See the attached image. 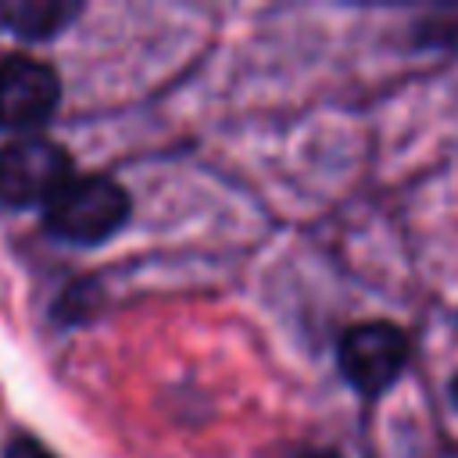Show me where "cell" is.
<instances>
[{
    "label": "cell",
    "mask_w": 458,
    "mask_h": 458,
    "mask_svg": "<svg viewBox=\"0 0 458 458\" xmlns=\"http://www.w3.org/2000/svg\"><path fill=\"white\" fill-rule=\"evenodd\" d=\"M129 211H132L129 193L114 179L79 175L43 208V222L47 233L57 236L61 243L97 247L129 222Z\"/></svg>",
    "instance_id": "6da1fadb"
},
{
    "label": "cell",
    "mask_w": 458,
    "mask_h": 458,
    "mask_svg": "<svg viewBox=\"0 0 458 458\" xmlns=\"http://www.w3.org/2000/svg\"><path fill=\"white\" fill-rule=\"evenodd\" d=\"M72 157L43 136H18L0 147V204L47 208L72 182Z\"/></svg>",
    "instance_id": "7a4b0ae2"
},
{
    "label": "cell",
    "mask_w": 458,
    "mask_h": 458,
    "mask_svg": "<svg viewBox=\"0 0 458 458\" xmlns=\"http://www.w3.org/2000/svg\"><path fill=\"white\" fill-rule=\"evenodd\" d=\"M336 358L340 372L358 394L379 397L408 365V336L394 322H358L340 336Z\"/></svg>",
    "instance_id": "3957f363"
},
{
    "label": "cell",
    "mask_w": 458,
    "mask_h": 458,
    "mask_svg": "<svg viewBox=\"0 0 458 458\" xmlns=\"http://www.w3.org/2000/svg\"><path fill=\"white\" fill-rule=\"evenodd\" d=\"M61 100V79L47 61L14 54L0 61V129H39Z\"/></svg>",
    "instance_id": "277c9868"
},
{
    "label": "cell",
    "mask_w": 458,
    "mask_h": 458,
    "mask_svg": "<svg viewBox=\"0 0 458 458\" xmlns=\"http://www.w3.org/2000/svg\"><path fill=\"white\" fill-rule=\"evenodd\" d=\"M82 14V4L72 0H4L0 25L21 39H54Z\"/></svg>",
    "instance_id": "5b68a950"
},
{
    "label": "cell",
    "mask_w": 458,
    "mask_h": 458,
    "mask_svg": "<svg viewBox=\"0 0 458 458\" xmlns=\"http://www.w3.org/2000/svg\"><path fill=\"white\" fill-rule=\"evenodd\" d=\"M4 458H57L43 440L29 437V433H14L7 444H4Z\"/></svg>",
    "instance_id": "8992f818"
},
{
    "label": "cell",
    "mask_w": 458,
    "mask_h": 458,
    "mask_svg": "<svg viewBox=\"0 0 458 458\" xmlns=\"http://www.w3.org/2000/svg\"><path fill=\"white\" fill-rule=\"evenodd\" d=\"M290 458H340V454L329 447H304V451H293Z\"/></svg>",
    "instance_id": "52a82bcc"
},
{
    "label": "cell",
    "mask_w": 458,
    "mask_h": 458,
    "mask_svg": "<svg viewBox=\"0 0 458 458\" xmlns=\"http://www.w3.org/2000/svg\"><path fill=\"white\" fill-rule=\"evenodd\" d=\"M451 401H454V408H458V376H454V383H451Z\"/></svg>",
    "instance_id": "ba28073f"
}]
</instances>
